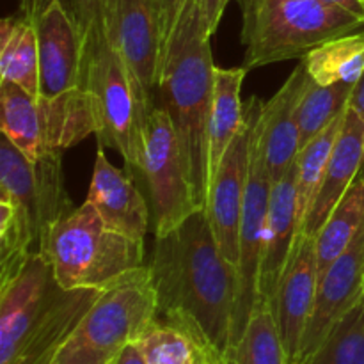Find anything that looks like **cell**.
Returning <instances> with one entry per match:
<instances>
[{
    "label": "cell",
    "mask_w": 364,
    "mask_h": 364,
    "mask_svg": "<svg viewBox=\"0 0 364 364\" xmlns=\"http://www.w3.org/2000/svg\"><path fill=\"white\" fill-rule=\"evenodd\" d=\"M318 279L315 237L299 233L272 301L274 316L290 364L297 361L299 347L315 306Z\"/></svg>",
    "instance_id": "obj_15"
},
{
    "label": "cell",
    "mask_w": 364,
    "mask_h": 364,
    "mask_svg": "<svg viewBox=\"0 0 364 364\" xmlns=\"http://www.w3.org/2000/svg\"><path fill=\"white\" fill-rule=\"evenodd\" d=\"M297 364H364V295L323 343Z\"/></svg>",
    "instance_id": "obj_29"
},
{
    "label": "cell",
    "mask_w": 364,
    "mask_h": 364,
    "mask_svg": "<svg viewBox=\"0 0 364 364\" xmlns=\"http://www.w3.org/2000/svg\"><path fill=\"white\" fill-rule=\"evenodd\" d=\"M53 2L55 0H20V14L31 23H36Z\"/></svg>",
    "instance_id": "obj_33"
},
{
    "label": "cell",
    "mask_w": 364,
    "mask_h": 364,
    "mask_svg": "<svg viewBox=\"0 0 364 364\" xmlns=\"http://www.w3.org/2000/svg\"><path fill=\"white\" fill-rule=\"evenodd\" d=\"M155 318L151 270L137 267L102 288L53 364H110Z\"/></svg>",
    "instance_id": "obj_7"
},
{
    "label": "cell",
    "mask_w": 364,
    "mask_h": 364,
    "mask_svg": "<svg viewBox=\"0 0 364 364\" xmlns=\"http://www.w3.org/2000/svg\"><path fill=\"white\" fill-rule=\"evenodd\" d=\"M359 178H364V159H363V167H361V173H359Z\"/></svg>",
    "instance_id": "obj_37"
},
{
    "label": "cell",
    "mask_w": 364,
    "mask_h": 364,
    "mask_svg": "<svg viewBox=\"0 0 364 364\" xmlns=\"http://www.w3.org/2000/svg\"><path fill=\"white\" fill-rule=\"evenodd\" d=\"M348 107H350L352 110H355V112H358L364 119V73L361 80H359L358 85L354 87V92H352Z\"/></svg>",
    "instance_id": "obj_36"
},
{
    "label": "cell",
    "mask_w": 364,
    "mask_h": 364,
    "mask_svg": "<svg viewBox=\"0 0 364 364\" xmlns=\"http://www.w3.org/2000/svg\"><path fill=\"white\" fill-rule=\"evenodd\" d=\"M355 85H320L308 77L297 109L301 149L326 130L336 117L347 112Z\"/></svg>",
    "instance_id": "obj_28"
},
{
    "label": "cell",
    "mask_w": 364,
    "mask_h": 364,
    "mask_svg": "<svg viewBox=\"0 0 364 364\" xmlns=\"http://www.w3.org/2000/svg\"><path fill=\"white\" fill-rule=\"evenodd\" d=\"M135 345L148 364H215L212 354L191 333L159 316Z\"/></svg>",
    "instance_id": "obj_25"
},
{
    "label": "cell",
    "mask_w": 364,
    "mask_h": 364,
    "mask_svg": "<svg viewBox=\"0 0 364 364\" xmlns=\"http://www.w3.org/2000/svg\"><path fill=\"white\" fill-rule=\"evenodd\" d=\"M110 364H148V363H146L144 355H142V352L139 350L137 345L130 343L116 355V359H114Z\"/></svg>",
    "instance_id": "obj_34"
},
{
    "label": "cell",
    "mask_w": 364,
    "mask_h": 364,
    "mask_svg": "<svg viewBox=\"0 0 364 364\" xmlns=\"http://www.w3.org/2000/svg\"><path fill=\"white\" fill-rule=\"evenodd\" d=\"M299 237L295 164L279 181L272 183L267 212L265 240L258 277V301L272 304L281 274Z\"/></svg>",
    "instance_id": "obj_20"
},
{
    "label": "cell",
    "mask_w": 364,
    "mask_h": 364,
    "mask_svg": "<svg viewBox=\"0 0 364 364\" xmlns=\"http://www.w3.org/2000/svg\"><path fill=\"white\" fill-rule=\"evenodd\" d=\"M270 187H272V181H270L269 171H267L265 156H263V149L258 141V127H256L251 144V159H249L247 194H245L244 213H242L240 223V259H238L237 269L238 290L230 354L240 341L249 318L255 311L256 302H258V277L259 265H262L263 240H265Z\"/></svg>",
    "instance_id": "obj_12"
},
{
    "label": "cell",
    "mask_w": 364,
    "mask_h": 364,
    "mask_svg": "<svg viewBox=\"0 0 364 364\" xmlns=\"http://www.w3.org/2000/svg\"><path fill=\"white\" fill-rule=\"evenodd\" d=\"M100 291L66 290L48 258L32 252L0 281V364H53Z\"/></svg>",
    "instance_id": "obj_2"
},
{
    "label": "cell",
    "mask_w": 364,
    "mask_h": 364,
    "mask_svg": "<svg viewBox=\"0 0 364 364\" xmlns=\"http://www.w3.org/2000/svg\"><path fill=\"white\" fill-rule=\"evenodd\" d=\"M0 199L13 203L27 220L34 252L50 228L75 210L64 187L60 153L28 160L2 135L0 139Z\"/></svg>",
    "instance_id": "obj_10"
},
{
    "label": "cell",
    "mask_w": 364,
    "mask_h": 364,
    "mask_svg": "<svg viewBox=\"0 0 364 364\" xmlns=\"http://www.w3.org/2000/svg\"><path fill=\"white\" fill-rule=\"evenodd\" d=\"M364 228V178H358L316 233V259L322 276Z\"/></svg>",
    "instance_id": "obj_24"
},
{
    "label": "cell",
    "mask_w": 364,
    "mask_h": 364,
    "mask_svg": "<svg viewBox=\"0 0 364 364\" xmlns=\"http://www.w3.org/2000/svg\"><path fill=\"white\" fill-rule=\"evenodd\" d=\"M0 82L39 96V50L36 25L21 14L0 23Z\"/></svg>",
    "instance_id": "obj_22"
},
{
    "label": "cell",
    "mask_w": 364,
    "mask_h": 364,
    "mask_svg": "<svg viewBox=\"0 0 364 364\" xmlns=\"http://www.w3.org/2000/svg\"><path fill=\"white\" fill-rule=\"evenodd\" d=\"M308 77L320 85H358L364 73V32L322 43L302 57Z\"/></svg>",
    "instance_id": "obj_23"
},
{
    "label": "cell",
    "mask_w": 364,
    "mask_h": 364,
    "mask_svg": "<svg viewBox=\"0 0 364 364\" xmlns=\"http://www.w3.org/2000/svg\"><path fill=\"white\" fill-rule=\"evenodd\" d=\"M85 201L95 206L110 230L144 242L151 224V208L135 185L134 176L114 167L100 144Z\"/></svg>",
    "instance_id": "obj_18"
},
{
    "label": "cell",
    "mask_w": 364,
    "mask_h": 364,
    "mask_svg": "<svg viewBox=\"0 0 364 364\" xmlns=\"http://www.w3.org/2000/svg\"><path fill=\"white\" fill-rule=\"evenodd\" d=\"M247 71L244 68L213 71V98L208 119V176L212 178L244 121L240 89Z\"/></svg>",
    "instance_id": "obj_21"
},
{
    "label": "cell",
    "mask_w": 364,
    "mask_h": 364,
    "mask_svg": "<svg viewBox=\"0 0 364 364\" xmlns=\"http://www.w3.org/2000/svg\"><path fill=\"white\" fill-rule=\"evenodd\" d=\"M224 364H290L270 302H256L240 341Z\"/></svg>",
    "instance_id": "obj_26"
},
{
    "label": "cell",
    "mask_w": 364,
    "mask_h": 364,
    "mask_svg": "<svg viewBox=\"0 0 364 364\" xmlns=\"http://www.w3.org/2000/svg\"><path fill=\"white\" fill-rule=\"evenodd\" d=\"M238 6L245 71L302 59L322 43L358 32L364 25L326 0H238Z\"/></svg>",
    "instance_id": "obj_4"
},
{
    "label": "cell",
    "mask_w": 364,
    "mask_h": 364,
    "mask_svg": "<svg viewBox=\"0 0 364 364\" xmlns=\"http://www.w3.org/2000/svg\"><path fill=\"white\" fill-rule=\"evenodd\" d=\"M364 159V119L350 107L334 144L322 183L316 191L309 212L299 233L316 237L348 188L359 178Z\"/></svg>",
    "instance_id": "obj_19"
},
{
    "label": "cell",
    "mask_w": 364,
    "mask_h": 364,
    "mask_svg": "<svg viewBox=\"0 0 364 364\" xmlns=\"http://www.w3.org/2000/svg\"><path fill=\"white\" fill-rule=\"evenodd\" d=\"M199 7H201L203 18H205L206 28H208V34L212 36L217 32V27L220 23V18H223L224 9H226L228 2L230 0H198Z\"/></svg>",
    "instance_id": "obj_32"
},
{
    "label": "cell",
    "mask_w": 364,
    "mask_h": 364,
    "mask_svg": "<svg viewBox=\"0 0 364 364\" xmlns=\"http://www.w3.org/2000/svg\"><path fill=\"white\" fill-rule=\"evenodd\" d=\"M105 31L127 60L146 102L155 107L162 48L153 0H110Z\"/></svg>",
    "instance_id": "obj_13"
},
{
    "label": "cell",
    "mask_w": 364,
    "mask_h": 364,
    "mask_svg": "<svg viewBox=\"0 0 364 364\" xmlns=\"http://www.w3.org/2000/svg\"><path fill=\"white\" fill-rule=\"evenodd\" d=\"M39 95L57 96L80 87L84 41L60 4L53 2L36 21Z\"/></svg>",
    "instance_id": "obj_17"
},
{
    "label": "cell",
    "mask_w": 364,
    "mask_h": 364,
    "mask_svg": "<svg viewBox=\"0 0 364 364\" xmlns=\"http://www.w3.org/2000/svg\"><path fill=\"white\" fill-rule=\"evenodd\" d=\"M41 252L66 290H102L144 265V242L110 230L87 201L50 228Z\"/></svg>",
    "instance_id": "obj_5"
},
{
    "label": "cell",
    "mask_w": 364,
    "mask_h": 364,
    "mask_svg": "<svg viewBox=\"0 0 364 364\" xmlns=\"http://www.w3.org/2000/svg\"><path fill=\"white\" fill-rule=\"evenodd\" d=\"M364 295V228L350 247L320 276L315 306L306 326L297 361H304L323 343L338 322Z\"/></svg>",
    "instance_id": "obj_14"
},
{
    "label": "cell",
    "mask_w": 364,
    "mask_h": 364,
    "mask_svg": "<svg viewBox=\"0 0 364 364\" xmlns=\"http://www.w3.org/2000/svg\"><path fill=\"white\" fill-rule=\"evenodd\" d=\"M156 316L191 333L215 359L226 363L233 338L237 269L220 255L206 210L155 237L149 259Z\"/></svg>",
    "instance_id": "obj_1"
},
{
    "label": "cell",
    "mask_w": 364,
    "mask_h": 364,
    "mask_svg": "<svg viewBox=\"0 0 364 364\" xmlns=\"http://www.w3.org/2000/svg\"><path fill=\"white\" fill-rule=\"evenodd\" d=\"M187 0H153V7H155L156 23H159L160 32V48H162V60L166 57L167 45L171 41L174 28H176L178 20H180L183 7Z\"/></svg>",
    "instance_id": "obj_31"
},
{
    "label": "cell",
    "mask_w": 364,
    "mask_h": 364,
    "mask_svg": "<svg viewBox=\"0 0 364 364\" xmlns=\"http://www.w3.org/2000/svg\"><path fill=\"white\" fill-rule=\"evenodd\" d=\"M347 114V112H345ZM345 114L333 121L323 132H320L311 142L304 146L299 151L297 160H295V187H297V219L299 231H301L302 223L309 212L313 199H315L316 191L322 183L323 173L327 169L331 155H333L334 144L340 135L341 127H343Z\"/></svg>",
    "instance_id": "obj_27"
},
{
    "label": "cell",
    "mask_w": 364,
    "mask_h": 364,
    "mask_svg": "<svg viewBox=\"0 0 364 364\" xmlns=\"http://www.w3.org/2000/svg\"><path fill=\"white\" fill-rule=\"evenodd\" d=\"M57 2L75 25L82 41H85L95 31L105 28L110 0H57Z\"/></svg>",
    "instance_id": "obj_30"
},
{
    "label": "cell",
    "mask_w": 364,
    "mask_h": 364,
    "mask_svg": "<svg viewBox=\"0 0 364 364\" xmlns=\"http://www.w3.org/2000/svg\"><path fill=\"white\" fill-rule=\"evenodd\" d=\"M2 135L28 160L63 153L98 132L95 98L84 87L57 96H34L0 82Z\"/></svg>",
    "instance_id": "obj_8"
},
{
    "label": "cell",
    "mask_w": 364,
    "mask_h": 364,
    "mask_svg": "<svg viewBox=\"0 0 364 364\" xmlns=\"http://www.w3.org/2000/svg\"><path fill=\"white\" fill-rule=\"evenodd\" d=\"M212 36L198 0H187L167 45L156 100L171 116L192 196L199 208L208 198V119L213 98Z\"/></svg>",
    "instance_id": "obj_3"
},
{
    "label": "cell",
    "mask_w": 364,
    "mask_h": 364,
    "mask_svg": "<svg viewBox=\"0 0 364 364\" xmlns=\"http://www.w3.org/2000/svg\"><path fill=\"white\" fill-rule=\"evenodd\" d=\"M80 87L95 98L98 144L116 149L128 174L141 176L142 132L153 107L146 102L134 73L105 28L95 31L84 41Z\"/></svg>",
    "instance_id": "obj_6"
},
{
    "label": "cell",
    "mask_w": 364,
    "mask_h": 364,
    "mask_svg": "<svg viewBox=\"0 0 364 364\" xmlns=\"http://www.w3.org/2000/svg\"><path fill=\"white\" fill-rule=\"evenodd\" d=\"M141 178L148 188L155 237L169 233L199 208L192 196L171 116L156 103L146 117Z\"/></svg>",
    "instance_id": "obj_9"
},
{
    "label": "cell",
    "mask_w": 364,
    "mask_h": 364,
    "mask_svg": "<svg viewBox=\"0 0 364 364\" xmlns=\"http://www.w3.org/2000/svg\"><path fill=\"white\" fill-rule=\"evenodd\" d=\"M263 102L251 96L244 103V121L228 148L219 167L210 178L206 213L220 255L238 269L240 259V223L247 194L251 144L262 116Z\"/></svg>",
    "instance_id": "obj_11"
},
{
    "label": "cell",
    "mask_w": 364,
    "mask_h": 364,
    "mask_svg": "<svg viewBox=\"0 0 364 364\" xmlns=\"http://www.w3.org/2000/svg\"><path fill=\"white\" fill-rule=\"evenodd\" d=\"M306 82L308 71L301 63L284 80L279 91L263 103L258 121V141L272 183L279 181L294 167L301 151L297 109Z\"/></svg>",
    "instance_id": "obj_16"
},
{
    "label": "cell",
    "mask_w": 364,
    "mask_h": 364,
    "mask_svg": "<svg viewBox=\"0 0 364 364\" xmlns=\"http://www.w3.org/2000/svg\"><path fill=\"white\" fill-rule=\"evenodd\" d=\"M326 2L341 7V9H345L347 13L354 14L355 18L364 21V0H326Z\"/></svg>",
    "instance_id": "obj_35"
}]
</instances>
